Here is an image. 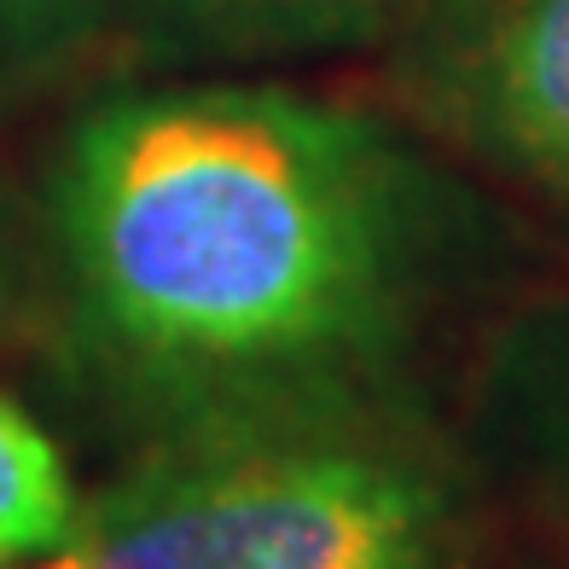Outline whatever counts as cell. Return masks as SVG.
Returning a JSON list of instances; mask_svg holds the SVG:
<instances>
[{
	"instance_id": "cell-7",
	"label": "cell",
	"mask_w": 569,
	"mask_h": 569,
	"mask_svg": "<svg viewBox=\"0 0 569 569\" xmlns=\"http://www.w3.org/2000/svg\"><path fill=\"white\" fill-rule=\"evenodd\" d=\"M128 12V0H0V53L53 59Z\"/></svg>"
},
{
	"instance_id": "cell-8",
	"label": "cell",
	"mask_w": 569,
	"mask_h": 569,
	"mask_svg": "<svg viewBox=\"0 0 569 569\" xmlns=\"http://www.w3.org/2000/svg\"><path fill=\"white\" fill-rule=\"evenodd\" d=\"M30 569H88V563L76 558L70 547H59V552H47V558H41V563H30Z\"/></svg>"
},
{
	"instance_id": "cell-2",
	"label": "cell",
	"mask_w": 569,
	"mask_h": 569,
	"mask_svg": "<svg viewBox=\"0 0 569 569\" xmlns=\"http://www.w3.org/2000/svg\"><path fill=\"white\" fill-rule=\"evenodd\" d=\"M442 488L349 412L227 419L82 506L88 569H436Z\"/></svg>"
},
{
	"instance_id": "cell-3",
	"label": "cell",
	"mask_w": 569,
	"mask_h": 569,
	"mask_svg": "<svg viewBox=\"0 0 569 569\" xmlns=\"http://www.w3.org/2000/svg\"><path fill=\"white\" fill-rule=\"evenodd\" d=\"M390 41L396 106L569 227V0H419Z\"/></svg>"
},
{
	"instance_id": "cell-5",
	"label": "cell",
	"mask_w": 569,
	"mask_h": 569,
	"mask_svg": "<svg viewBox=\"0 0 569 569\" xmlns=\"http://www.w3.org/2000/svg\"><path fill=\"white\" fill-rule=\"evenodd\" d=\"M419 0H128L151 59H308L390 41Z\"/></svg>"
},
{
	"instance_id": "cell-1",
	"label": "cell",
	"mask_w": 569,
	"mask_h": 569,
	"mask_svg": "<svg viewBox=\"0 0 569 569\" xmlns=\"http://www.w3.org/2000/svg\"><path fill=\"white\" fill-rule=\"evenodd\" d=\"M430 187L378 122L284 88L106 99L53 174L76 326L174 430L349 412L430 291Z\"/></svg>"
},
{
	"instance_id": "cell-4",
	"label": "cell",
	"mask_w": 569,
	"mask_h": 569,
	"mask_svg": "<svg viewBox=\"0 0 569 569\" xmlns=\"http://www.w3.org/2000/svg\"><path fill=\"white\" fill-rule=\"evenodd\" d=\"M477 419L540 552L569 569V302L529 308L500 331Z\"/></svg>"
},
{
	"instance_id": "cell-6",
	"label": "cell",
	"mask_w": 569,
	"mask_h": 569,
	"mask_svg": "<svg viewBox=\"0 0 569 569\" xmlns=\"http://www.w3.org/2000/svg\"><path fill=\"white\" fill-rule=\"evenodd\" d=\"M76 523L82 506H76L64 453L18 401L0 396V563L70 547Z\"/></svg>"
}]
</instances>
